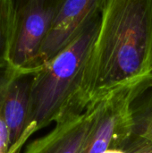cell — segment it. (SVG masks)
Here are the masks:
<instances>
[{
	"label": "cell",
	"instance_id": "1",
	"mask_svg": "<svg viewBox=\"0 0 152 153\" xmlns=\"http://www.w3.org/2000/svg\"><path fill=\"white\" fill-rule=\"evenodd\" d=\"M151 74L152 0H102L98 33L57 121Z\"/></svg>",
	"mask_w": 152,
	"mask_h": 153
},
{
	"label": "cell",
	"instance_id": "2",
	"mask_svg": "<svg viewBox=\"0 0 152 153\" xmlns=\"http://www.w3.org/2000/svg\"><path fill=\"white\" fill-rule=\"evenodd\" d=\"M99 23L100 11L65 48L34 74L29 116L21 142L22 149L32 134L61 117L98 33Z\"/></svg>",
	"mask_w": 152,
	"mask_h": 153
},
{
	"label": "cell",
	"instance_id": "3",
	"mask_svg": "<svg viewBox=\"0 0 152 153\" xmlns=\"http://www.w3.org/2000/svg\"><path fill=\"white\" fill-rule=\"evenodd\" d=\"M152 82V74L119 87L94 104V117L79 153H106L127 143L133 136L132 105Z\"/></svg>",
	"mask_w": 152,
	"mask_h": 153
},
{
	"label": "cell",
	"instance_id": "4",
	"mask_svg": "<svg viewBox=\"0 0 152 153\" xmlns=\"http://www.w3.org/2000/svg\"><path fill=\"white\" fill-rule=\"evenodd\" d=\"M60 0H15L9 63L34 72L32 66L56 13ZM38 72V71H37Z\"/></svg>",
	"mask_w": 152,
	"mask_h": 153
},
{
	"label": "cell",
	"instance_id": "5",
	"mask_svg": "<svg viewBox=\"0 0 152 153\" xmlns=\"http://www.w3.org/2000/svg\"><path fill=\"white\" fill-rule=\"evenodd\" d=\"M102 0H60L56 13L33 64L39 71L65 48L99 13Z\"/></svg>",
	"mask_w": 152,
	"mask_h": 153
},
{
	"label": "cell",
	"instance_id": "6",
	"mask_svg": "<svg viewBox=\"0 0 152 153\" xmlns=\"http://www.w3.org/2000/svg\"><path fill=\"white\" fill-rule=\"evenodd\" d=\"M94 109V104H90L83 112L57 121L49 133L29 143L22 153H79L92 122Z\"/></svg>",
	"mask_w": 152,
	"mask_h": 153
},
{
	"label": "cell",
	"instance_id": "7",
	"mask_svg": "<svg viewBox=\"0 0 152 153\" xmlns=\"http://www.w3.org/2000/svg\"><path fill=\"white\" fill-rule=\"evenodd\" d=\"M36 73L23 71L10 83L1 107L3 117L10 134V149L8 153H21V142L26 129L30 90Z\"/></svg>",
	"mask_w": 152,
	"mask_h": 153
},
{
	"label": "cell",
	"instance_id": "8",
	"mask_svg": "<svg viewBox=\"0 0 152 153\" xmlns=\"http://www.w3.org/2000/svg\"><path fill=\"white\" fill-rule=\"evenodd\" d=\"M132 116L133 135L152 143V82L133 100Z\"/></svg>",
	"mask_w": 152,
	"mask_h": 153
},
{
	"label": "cell",
	"instance_id": "9",
	"mask_svg": "<svg viewBox=\"0 0 152 153\" xmlns=\"http://www.w3.org/2000/svg\"><path fill=\"white\" fill-rule=\"evenodd\" d=\"M15 0H0V65L9 63Z\"/></svg>",
	"mask_w": 152,
	"mask_h": 153
},
{
	"label": "cell",
	"instance_id": "10",
	"mask_svg": "<svg viewBox=\"0 0 152 153\" xmlns=\"http://www.w3.org/2000/svg\"><path fill=\"white\" fill-rule=\"evenodd\" d=\"M106 153H152V143L133 135L123 146L111 149Z\"/></svg>",
	"mask_w": 152,
	"mask_h": 153
},
{
	"label": "cell",
	"instance_id": "11",
	"mask_svg": "<svg viewBox=\"0 0 152 153\" xmlns=\"http://www.w3.org/2000/svg\"><path fill=\"white\" fill-rule=\"evenodd\" d=\"M22 72L23 71L15 68L10 63L0 65V108L10 83Z\"/></svg>",
	"mask_w": 152,
	"mask_h": 153
},
{
	"label": "cell",
	"instance_id": "12",
	"mask_svg": "<svg viewBox=\"0 0 152 153\" xmlns=\"http://www.w3.org/2000/svg\"><path fill=\"white\" fill-rule=\"evenodd\" d=\"M10 149V134L0 108V153H8Z\"/></svg>",
	"mask_w": 152,
	"mask_h": 153
}]
</instances>
